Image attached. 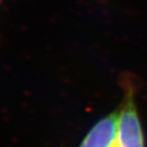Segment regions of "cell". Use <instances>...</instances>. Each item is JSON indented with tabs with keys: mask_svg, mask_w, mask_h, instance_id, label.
<instances>
[{
	"mask_svg": "<svg viewBox=\"0 0 147 147\" xmlns=\"http://www.w3.org/2000/svg\"><path fill=\"white\" fill-rule=\"evenodd\" d=\"M119 128V110L98 121L90 129L79 147H115Z\"/></svg>",
	"mask_w": 147,
	"mask_h": 147,
	"instance_id": "7a4b0ae2",
	"label": "cell"
},
{
	"mask_svg": "<svg viewBox=\"0 0 147 147\" xmlns=\"http://www.w3.org/2000/svg\"><path fill=\"white\" fill-rule=\"evenodd\" d=\"M127 92L119 110V128L115 147H145L144 134L136 107L133 91Z\"/></svg>",
	"mask_w": 147,
	"mask_h": 147,
	"instance_id": "6da1fadb",
	"label": "cell"
}]
</instances>
